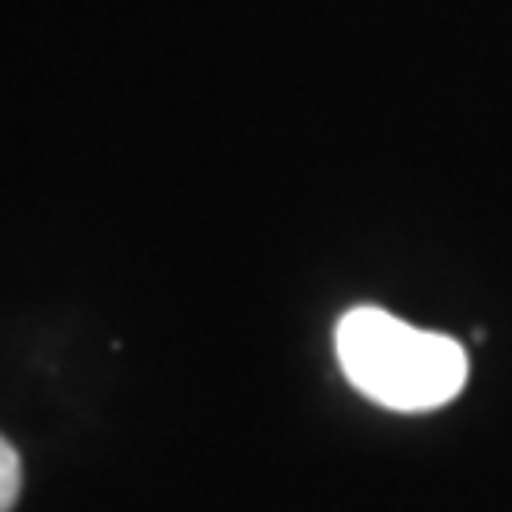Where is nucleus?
Listing matches in <instances>:
<instances>
[{"label": "nucleus", "mask_w": 512, "mask_h": 512, "mask_svg": "<svg viewBox=\"0 0 512 512\" xmlns=\"http://www.w3.org/2000/svg\"><path fill=\"white\" fill-rule=\"evenodd\" d=\"M334 349L349 384L399 414L437 410L467 384V349L384 308L346 311L334 330Z\"/></svg>", "instance_id": "f257e3e1"}, {"label": "nucleus", "mask_w": 512, "mask_h": 512, "mask_svg": "<svg viewBox=\"0 0 512 512\" xmlns=\"http://www.w3.org/2000/svg\"><path fill=\"white\" fill-rule=\"evenodd\" d=\"M23 486V467H19V452L0 437V512H12Z\"/></svg>", "instance_id": "f03ea898"}]
</instances>
